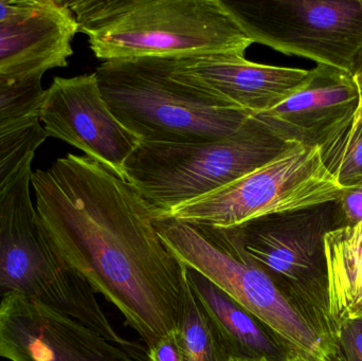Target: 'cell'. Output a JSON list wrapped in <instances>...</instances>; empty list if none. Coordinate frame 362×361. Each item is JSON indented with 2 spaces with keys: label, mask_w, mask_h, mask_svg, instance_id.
I'll return each mask as SVG.
<instances>
[{
  "label": "cell",
  "mask_w": 362,
  "mask_h": 361,
  "mask_svg": "<svg viewBox=\"0 0 362 361\" xmlns=\"http://www.w3.org/2000/svg\"><path fill=\"white\" fill-rule=\"evenodd\" d=\"M47 138L38 117L0 125V196L25 167H31Z\"/></svg>",
  "instance_id": "cell-18"
},
{
  "label": "cell",
  "mask_w": 362,
  "mask_h": 361,
  "mask_svg": "<svg viewBox=\"0 0 362 361\" xmlns=\"http://www.w3.org/2000/svg\"><path fill=\"white\" fill-rule=\"evenodd\" d=\"M103 61L137 57L245 55L253 44L219 0L66 1Z\"/></svg>",
  "instance_id": "cell-2"
},
{
  "label": "cell",
  "mask_w": 362,
  "mask_h": 361,
  "mask_svg": "<svg viewBox=\"0 0 362 361\" xmlns=\"http://www.w3.org/2000/svg\"><path fill=\"white\" fill-rule=\"evenodd\" d=\"M31 187L51 243L148 349L177 332L187 267L165 247L154 211L124 177L68 154L34 171Z\"/></svg>",
  "instance_id": "cell-1"
},
{
  "label": "cell",
  "mask_w": 362,
  "mask_h": 361,
  "mask_svg": "<svg viewBox=\"0 0 362 361\" xmlns=\"http://www.w3.org/2000/svg\"><path fill=\"white\" fill-rule=\"evenodd\" d=\"M32 165L25 167L0 196V298L19 295L61 312L137 360L141 348L116 332L93 288L40 227L32 201Z\"/></svg>",
  "instance_id": "cell-4"
},
{
  "label": "cell",
  "mask_w": 362,
  "mask_h": 361,
  "mask_svg": "<svg viewBox=\"0 0 362 361\" xmlns=\"http://www.w3.org/2000/svg\"><path fill=\"white\" fill-rule=\"evenodd\" d=\"M146 361H185L178 331L146 350Z\"/></svg>",
  "instance_id": "cell-24"
},
{
  "label": "cell",
  "mask_w": 362,
  "mask_h": 361,
  "mask_svg": "<svg viewBox=\"0 0 362 361\" xmlns=\"http://www.w3.org/2000/svg\"><path fill=\"white\" fill-rule=\"evenodd\" d=\"M45 72L0 76V125L38 117L46 89Z\"/></svg>",
  "instance_id": "cell-20"
},
{
  "label": "cell",
  "mask_w": 362,
  "mask_h": 361,
  "mask_svg": "<svg viewBox=\"0 0 362 361\" xmlns=\"http://www.w3.org/2000/svg\"><path fill=\"white\" fill-rule=\"evenodd\" d=\"M361 104L352 73L318 65L299 90L257 117L287 141L321 148L354 121Z\"/></svg>",
  "instance_id": "cell-13"
},
{
  "label": "cell",
  "mask_w": 362,
  "mask_h": 361,
  "mask_svg": "<svg viewBox=\"0 0 362 361\" xmlns=\"http://www.w3.org/2000/svg\"><path fill=\"white\" fill-rule=\"evenodd\" d=\"M38 120L48 137L82 150L121 177L141 143L108 107L95 72L55 78L45 91Z\"/></svg>",
  "instance_id": "cell-10"
},
{
  "label": "cell",
  "mask_w": 362,
  "mask_h": 361,
  "mask_svg": "<svg viewBox=\"0 0 362 361\" xmlns=\"http://www.w3.org/2000/svg\"><path fill=\"white\" fill-rule=\"evenodd\" d=\"M252 40L354 73L362 52V0H219Z\"/></svg>",
  "instance_id": "cell-8"
},
{
  "label": "cell",
  "mask_w": 362,
  "mask_h": 361,
  "mask_svg": "<svg viewBox=\"0 0 362 361\" xmlns=\"http://www.w3.org/2000/svg\"><path fill=\"white\" fill-rule=\"evenodd\" d=\"M359 117H362V102L361 104V108H359L358 112H357L356 118H359Z\"/></svg>",
  "instance_id": "cell-26"
},
{
  "label": "cell",
  "mask_w": 362,
  "mask_h": 361,
  "mask_svg": "<svg viewBox=\"0 0 362 361\" xmlns=\"http://www.w3.org/2000/svg\"><path fill=\"white\" fill-rule=\"evenodd\" d=\"M298 144L259 117L225 139L202 143H140L124 165V178L161 215L215 192L272 162Z\"/></svg>",
  "instance_id": "cell-6"
},
{
  "label": "cell",
  "mask_w": 362,
  "mask_h": 361,
  "mask_svg": "<svg viewBox=\"0 0 362 361\" xmlns=\"http://www.w3.org/2000/svg\"><path fill=\"white\" fill-rule=\"evenodd\" d=\"M78 23L66 1L52 0L35 16L0 23V76L45 72L68 65Z\"/></svg>",
  "instance_id": "cell-14"
},
{
  "label": "cell",
  "mask_w": 362,
  "mask_h": 361,
  "mask_svg": "<svg viewBox=\"0 0 362 361\" xmlns=\"http://www.w3.org/2000/svg\"><path fill=\"white\" fill-rule=\"evenodd\" d=\"M329 314L334 326L362 318V222L325 237Z\"/></svg>",
  "instance_id": "cell-16"
},
{
  "label": "cell",
  "mask_w": 362,
  "mask_h": 361,
  "mask_svg": "<svg viewBox=\"0 0 362 361\" xmlns=\"http://www.w3.org/2000/svg\"><path fill=\"white\" fill-rule=\"evenodd\" d=\"M247 254L322 326L334 343L325 237L337 229L335 201L235 227Z\"/></svg>",
  "instance_id": "cell-9"
},
{
  "label": "cell",
  "mask_w": 362,
  "mask_h": 361,
  "mask_svg": "<svg viewBox=\"0 0 362 361\" xmlns=\"http://www.w3.org/2000/svg\"><path fill=\"white\" fill-rule=\"evenodd\" d=\"M95 73L108 107L141 143L217 141L238 133L253 117L221 107L176 82L169 57L103 61Z\"/></svg>",
  "instance_id": "cell-5"
},
{
  "label": "cell",
  "mask_w": 362,
  "mask_h": 361,
  "mask_svg": "<svg viewBox=\"0 0 362 361\" xmlns=\"http://www.w3.org/2000/svg\"><path fill=\"white\" fill-rule=\"evenodd\" d=\"M232 361H267V360H240V358H234Z\"/></svg>",
  "instance_id": "cell-27"
},
{
  "label": "cell",
  "mask_w": 362,
  "mask_h": 361,
  "mask_svg": "<svg viewBox=\"0 0 362 361\" xmlns=\"http://www.w3.org/2000/svg\"><path fill=\"white\" fill-rule=\"evenodd\" d=\"M185 361H232L212 320L185 280L182 315L178 329Z\"/></svg>",
  "instance_id": "cell-17"
},
{
  "label": "cell",
  "mask_w": 362,
  "mask_h": 361,
  "mask_svg": "<svg viewBox=\"0 0 362 361\" xmlns=\"http://www.w3.org/2000/svg\"><path fill=\"white\" fill-rule=\"evenodd\" d=\"M353 76H354L355 81H356L359 91H361L362 102V52L361 57H359L358 61H357L356 67H355Z\"/></svg>",
  "instance_id": "cell-25"
},
{
  "label": "cell",
  "mask_w": 362,
  "mask_h": 361,
  "mask_svg": "<svg viewBox=\"0 0 362 361\" xmlns=\"http://www.w3.org/2000/svg\"><path fill=\"white\" fill-rule=\"evenodd\" d=\"M176 82L221 107L259 116L299 90L310 70L248 61L245 55L213 53L169 57Z\"/></svg>",
  "instance_id": "cell-11"
},
{
  "label": "cell",
  "mask_w": 362,
  "mask_h": 361,
  "mask_svg": "<svg viewBox=\"0 0 362 361\" xmlns=\"http://www.w3.org/2000/svg\"><path fill=\"white\" fill-rule=\"evenodd\" d=\"M187 276L194 295L212 320L233 360L288 361L297 358L263 322L221 288L191 269H187Z\"/></svg>",
  "instance_id": "cell-15"
},
{
  "label": "cell",
  "mask_w": 362,
  "mask_h": 361,
  "mask_svg": "<svg viewBox=\"0 0 362 361\" xmlns=\"http://www.w3.org/2000/svg\"><path fill=\"white\" fill-rule=\"evenodd\" d=\"M331 361H362V318L338 324Z\"/></svg>",
  "instance_id": "cell-21"
},
{
  "label": "cell",
  "mask_w": 362,
  "mask_h": 361,
  "mask_svg": "<svg viewBox=\"0 0 362 361\" xmlns=\"http://www.w3.org/2000/svg\"><path fill=\"white\" fill-rule=\"evenodd\" d=\"M0 358L137 361L76 320L19 295L0 300Z\"/></svg>",
  "instance_id": "cell-12"
},
{
  "label": "cell",
  "mask_w": 362,
  "mask_h": 361,
  "mask_svg": "<svg viewBox=\"0 0 362 361\" xmlns=\"http://www.w3.org/2000/svg\"><path fill=\"white\" fill-rule=\"evenodd\" d=\"M52 0L0 1V23H19L35 16L50 6Z\"/></svg>",
  "instance_id": "cell-23"
},
{
  "label": "cell",
  "mask_w": 362,
  "mask_h": 361,
  "mask_svg": "<svg viewBox=\"0 0 362 361\" xmlns=\"http://www.w3.org/2000/svg\"><path fill=\"white\" fill-rule=\"evenodd\" d=\"M288 361H308V360H302V358H293V360H291Z\"/></svg>",
  "instance_id": "cell-28"
},
{
  "label": "cell",
  "mask_w": 362,
  "mask_h": 361,
  "mask_svg": "<svg viewBox=\"0 0 362 361\" xmlns=\"http://www.w3.org/2000/svg\"><path fill=\"white\" fill-rule=\"evenodd\" d=\"M359 186H362V184H359Z\"/></svg>",
  "instance_id": "cell-29"
},
{
  "label": "cell",
  "mask_w": 362,
  "mask_h": 361,
  "mask_svg": "<svg viewBox=\"0 0 362 361\" xmlns=\"http://www.w3.org/2000/svg\"><path fill=\"white\" fill-rule=\"evenodd\" d=\"M169 251L263 322L293 357L331 361L334 343L314 316L289 298L244 249L235 227L219 228L155 216Z\"/></svg>",
  "instance_id": "cell-3"
},
{
  "label": "cell",
  "mask_w": 362,
  "mask_h": 361,
  "mask_svg": "<svg viewBox=\"0 0 362 361\" xmlns=\"http://www.w3.org/2000/svg\"><path fill=\"white\" fill-rule=\"evenodd\" d=\"M320 148L323 163L342 189L362 184V117Z\"/></svg>",
  "instance_id": "cell-19"
},
{
  "label": "cell",
  "mask_w": 362,
  "mask_h": 361,
  "mask_svg": "<svg viewBox=\"0 0 362 361\" xmlns=\"http://www.w3.org/2000/svg\"><path fill=\"white\" fill-rule=\"evenodd\" d=\"M335 203L337 229L362 222V186L344 189Z\"/></svg>",
  "instance_id": "cell-22"
},
{
  "label": "cell",
  "mask_w": 362,
  "mask_h": 361,
  "mask_svg": "<svg viewBox=\"0 0 362 361\" xmlns=\"http://www.w3.org/2000/svg\"><path fill=\"white\" fill-rule=\"evenodd\" d=\"M342 190L323 163L321 148L298 146L215 192L155 216L231 228L336 201Z\"/></svg>",
  "instance_id": "cell-7"
}]
</instances>
